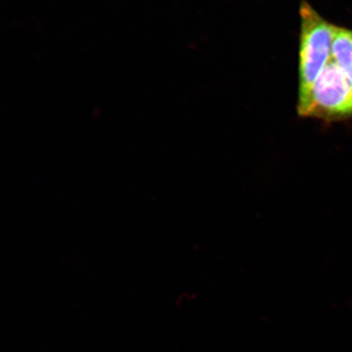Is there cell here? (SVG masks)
<instances>
[{"label": "cell", "instance_id": "cell-1", "mask_svg": "<svg viewBox=\"0 0 352 352\" xmlns=\"http://www.w3.org/2000/svg\"><path fill=\"white\" fill-rule=\"evenodd\" d=\"M299 91L298 107L308 98L312 86L331 58L336 26L330 24L307 1L300 6Z\"/></svg>", "mask_w": 352, "mask_h": 352}, {"label": "cell", "instance_id": "cell-2", "mask_svg": "<svg viewBox=\"0 0 352 352\" xmlns=\"http://www.w3.org/2000/svg\"><path fill=\"white\" fill-rule=\"evenodd\" d=\"M297 109L299 116L325 121L352 116V82L332 57L316 78L307 100Z\"/></svg>", "mask_w": 352, "mask_h": 352}, {"label": "cell", "instance_id": "cell-3", "mask_svg": "<svg viewBox=\"0 0 352 352\" xmlns=\"http://www.w3.org/2000/svg\"><path fill=\"white\" fill-rule=\"evenodd\" d=\"M331 57L352 82V30L336 26L332 42Z\"/></svg>", "mask_w": 352, "mask_h": 352}]
</instances>
